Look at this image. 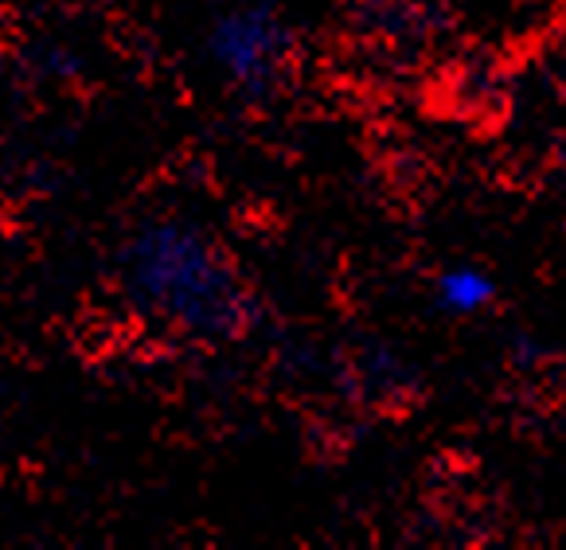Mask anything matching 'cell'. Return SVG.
Returning a JSON list of instances; mask_svg holds the SVG:
<instances>
[{"label": "cell", "mask_w": 566, "mask_h": 550, "mask_svg": "<svg viewBox=\"0 0 566 550\" xmlns=\"http://www.w3.org/2000/svg\"><path fill=\"white\" fill-rule=\"evenodd\" d=\"M125 293L145 317L192 340H234L250 325V289L227 246L188 219H149L122 246Z\"/></svg>", "instance_id": "cell-1"}, {"label": "cell", "mask_w": 566, "mask_h": 550, "mask_svg": "<svg viewBox=\"0 0 566 550\" xmlns=\"http://www.w3.org/2000/svg\"><path fill=\"white\" fill-rule=\"evenodd\" d=\"M208 63L247 98H266L290 71L293 59V28L266 0H247L219 12L208 28Z\"/></svg>", "instance_id": "cell-2"}, {"label": "cell", "mask_w": 566, "mask_h": 550, "mask_svg": "<svg viewBox=\"0 0 566 550\" xmlns=\"http://www.w3.org/2000/svg\"><path fill=\"white\" fill-rule=\"evenodd\" d=\"M500 297V285L481 262H450L433 277V309L453 320H473L489 313Z\"/></svg>", "instance_id": "cell-3"}]
</instances>
